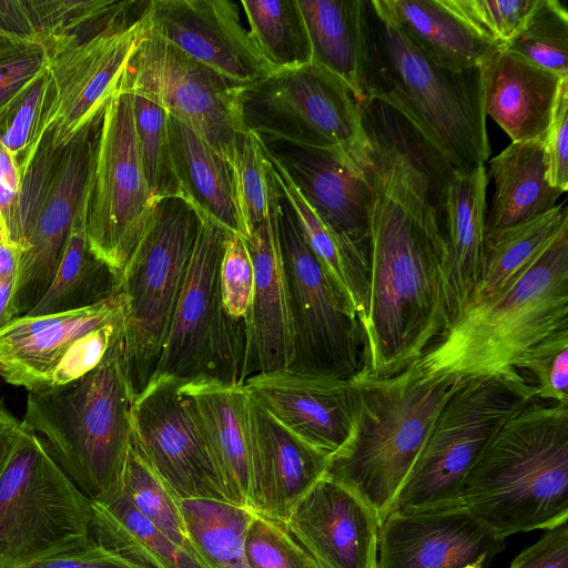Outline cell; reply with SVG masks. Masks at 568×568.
<instances>
[{
	"label": "cell",
	"mask_w": 568,
	"mask_h": 568,
	"mask_svg": "<svg viewBox=\"0 0 568 568\" xmlns=\"http://www.w3.org/2000/svg\"><path fill=\"white\" fill-rule=\"evenodd\" d=\"M23 423L19 422L0 404V475L22 433Z\"/></svg>",
	"instance_id": "cell-56"
},
{
	"label": "cell",
	"mask_w": 568,
	"mask_h": 568,
	"mask_svg": "<svg viewBox=\"0 0 568 568\" xmlns=\"http://www.w3.org/2000/svg\"><path fill=\"white\" fill-rule=\"evenodd\" d=\"M487 562L485 560H477L471 564L465 565L462 568H484Z\"/></svg>",
	"instance_id": "cell-58"
},
{
	"label": "cell",
	"mask_w": 568,
	"mask_h": 568,
	"mask_svg": "<svg viewBox=\"0 0 568 568\" xmlns=\"http://www.w3.org/2000/svg\"><path fill=\"white\" fill-rule=\"evenodd\" d=\"M544 155L550 185L565 193L568 190V79L561 84L544 140Z\"/></svg>",
	"instance_id": "cell-51"
},
{
	"label": "cell",
	"mask_w": 568,
	"mask_h": 568,
	"mask_svg": "<svg viewBox=\"0 0 568 568\" xmlns=\"http://www.w3.org/2000/svg\"><path fill=\"white\" fill-rule=\"evenodd\" d=\"M515 369L529 371L537 399L568 404V329L560 331L526 352Z\"/></svg>",
	"instance_id": "cell-48"
},
{
	"label": "cell",
	"mask_w": 568,
	"mask_h": 568,
	"mask_svg": "<svg viewBox=\"0 0 568 568\" xmlns=\"http://www.w3.org/2000/svg\"><path fill=\"white\" fill-rule=\"evenodd\" d=\"M182 381L152 376L135 395L133 447L178 501L226 500L200 426L180 393Z\"/></svg>",
	"instance_id": "cell-18"
},
{
	"label": "cell",
	"mask_w": 568,
	"mask_h": 568,
	"mask_svg": "<svg viewBox=\"0 0 568 568\" xmlns=\"http://www.w3.org/2000/svg\"><path fill=\"white\" fill-rule=\"evenodd\" d=\"M14 568H148L91 540L81 548L52 555Z\"/></svg>",
	"instance_id": "cell-52"
},
{
	"label": "cell",
	"mask_w": 568,
	"mask_h": 568,
	"mask_svg": "<svg viewBox=\"0 0 568 568\" xmlns=\"http://www.w3.org/2000/svg\"><path fill=\"white\" fill-rule=\"evenodd\" d=\"M407 39L435 63L454 71L480 68L501 45L479 33L449 0H384Z\"/></svg>",
	"instance_id": "cell-32"
},
{
	"label": "cell",
	"mask_w": 568,
	"mask_h": 568,
	"mask_svg": "<svg viewBox=\"0 0 568 568\" xmlns=\"http://www.w3.org/2000/svg\"><path fill=\"white\" fill-rule=\"evenodd\" d=\"M361 163L372 190L363 368L388 377L446 328L444 186L452 170L386 103H361Z\"/></svg>",
	"instance_id": "cell-1"
},
{
	"label": "cell",
	"mask_w": 568,
	"mask_h": 568,
	"mask_svg": "<svg viewBox=\"0 0 568 568\" xmlns=\"http://www.w3.org/2000/svg\"><path fill=\"white\" fill-rule=\"evenodd\" d=\"M236 105L243 131L256 135L344 150L364 139L358 99L344 81L313 61L239 87Z\"/></svg>",
	"instance_id": "cell-13"
},
{
	"label": "cell",
	"mask_w": 568,
	"mask_h": 568,
	"mask_svg": "<svg viewBox=\"0 0 568 568\" xmlns=\"http://www.w3.org/2000/svg\"><path fill=\"white\" fill-rule=\"evenodd\" d=\"M254 290V268L244 237L231 234L220 263V295L226 318L246 329Z\"/></svg>",
	"instance_id": "cell-47"
},
{
	"label": "cell",
	"mask_w": 568,
	"mask_h": 568,
	"mask_svg": "<svg viewBox=\"0 0 568 568\" xmlns=\"http://www.w3.org/2000/svg\"><path fill=\"white\" fill-rule=\"evenodd\" d=\"M179 389L205 438L226 500L251 509V397L243 384L197 378Z\"/></svg>",
	"instance_id": "cell-26"
},
{
	"label": "cell",
	"mask_w": 568,
	"mask_h": 568,
	"mask_svg": "<svg viewBox=\"0 0 568 568\" xmlns=\"http://www.w3.org/2000/svg\"><path fill=\"white\" fill-rule=\"evenodd\" d=\"M236 85L148 32L131 55L120 90L139 92L194 130L231 166L244 132Z\"/></svg>",
	"instance_id": "cell-16"
},
{
	"label": "cell",
	"mask_w": 568,
	"mask_h": 568,
	"mask_svg": "<svg viewBox=\"0 0 568 568\" xmlns=\"http://www.w3.org/2000/svg\"><path fill=\"white\" fill-rule=\"evenodd\" d=\"M243 386L280 424L329 457L351 435L355 414L351 379L286 367L254 374Z\"/></svg>",
	"instance_id": "cell-22"
},
{
	"label": "cell",
	"mask_w": 568,
	"mask_h": 568,
	"mask_svg": "<svg viewBox=\"0 0 568 568\" xmlns=\"http://www.w3.org/2000/svg\"><path fill=\"white\" fill-rule=\"evenodd\" d=\"M156 200L144 172L132 99L119 92L101 121L91 169L87 239L121 278L152 222Z\"/></svg>",
	"instance_id": "cell-11"
},
{
	"label": "cell",
	"mask_w": 568,
	"mask_h": 568,
	"mask_svg": "<svg viewBox=\"0 0 568 568\" xmlns=\"http://www.w3.org/2000/svg\"><path fill=\"white\" fill-rule=\"evenodd\" d=\"M190 544L206 568H250L245 539L251 509L216 499L180 503Z\"/></svg>",
	"instance_id": "cell-37"
},
{
	"label": "cell",
	"mask_w": 568,
	"mask_h": 568,
	"mask_svg": "<svg viewBox=\"0 0 568 568\" xmlns=\"http://www.w3.org/2000/svg\"><path fill=\"white\" fill-rule=\"evenodd\" d=\"M31 41L33 40L0 29V44L24 43Z\"/></svg>",
	"instance_id": "cell-57"
},
{
	"label": "cell",
	"mask_w": 568,
	"mask_h": 568,
	"mask_svg": "<svg viewBox=\"0 0 568 568\" xmlns=\"http://www.w3.org/2000/svg\"><path fill=\"white\" fill-rule=\"evenodd\" d=\"M460 379L422 375L413 365L388 377H352L353 429L324 476L356 494L382 525Z\"/></svg>",
	"instance_id": "cell-4"
},
{
	"label": "cell",
	"mask_w": 568,
	"mask_h": 568,
	"mask_svg": "<svg viewBox=\"0 0 568 568\" xmlns=\"http://www.w3.org/2000/svg\"><path fill=\"white\" fill-rule=\"evenodd\" d=\"M532 398L535 388L520 373L462 377L390 511L463 503L465 479L487 444Z\"/></svg>",
	"instance_id": "cell-8"
},
{
	"label": "cell",
	"mask_w": 568,
	"mask_h": 568,
	"mask_svg": "<svg viewBox=\"0 0 568 568\" xmlns=\"http://www.w3.org/2000/svg\"><path fill=\"white\" fill-rule=\"evenodd\" d=\"M504 548L463 503L393 510L381 525L377 568H462Z\"/></svg>",
	"instance_id": "cell-21"
},
{
	"label": "cell",
	"mask_w": 568,
	"mask_h": 568,
	"mask_svg": "<svg viewBox=\"0 0 568 568\" xmlns=\"http://www.w3.org/2000/svg\"><path fill=\"white\" fill-rule=\"evenodd\" d=\"M277 230L294 327L290 368L351 379L363 368L361 322L353 304L333 286L305 243L282 194Z\"/></svg>",
	"instance_id": "cell-15"
},
{
	"label": "cell",
	"mask_w": 568,
	"mask_h": 568,
	"mask_svg": "<svg viewBox=\"0 0 568 568\" xmlns=\"http://www.w3.org/2000/svg\"><path fill=\"white\" fill-rule=\"evenodd\" d=\"M365 135V134H364ZM268 154L335 237L358 320L367 313L372 190L352 150L318 149L257 135ZM364 140V139H363Z\"/></svg>",
	"instance_id": "cell-14"
},
{
	"label": "cell",
	"mask_w": 568,
	"mask_h": 568,
	"mask_svg": "<svg viewBox=\"0 0 568 568\" xmlns=\"http://www.w3.org/2000/svg\"><path fill=\"white\" fill-rule=\"evenodd\" d=\"M148 1L0 0V29L55 47L140 19Z\"/></svg>",
	"instance_id": "cell-30"
},
{
	"label": "cell",
	"mask_w": 568,
	"mask_h": 568,
	"mask_svg": "<svg viewBox=\"0 0 568 568\" xmlns=\"http://www.w3.org/2000/svg\"><path fill=\"white\" fill-rule=\"evenodd\" d=\"M88 201L69 233L64 251L41 301L26 315H45L88 307L120 292V280L93 254L87 239Z\"/></svg>",
	"instance_id": "cell-35"
},
{
	"label": "cell",
	"mask_w": 568,
	"mask_h": 568,
	"mask_svg": "<svg viewBox=\"0 0 568 568\" xmlns=\"http://www.w3.org/2000/svg\"><path fill=\"white\" fill-rule=\"evenodd\" d=\"M125 315L119 292L83 308L16 317L0 329V375L28 392L78 379L123 341Z\"/></svg>",
	"instance_id": "cell-12"
},
{
	"label": "cell",
	"mask_w": 568,
	"mask_h": 568,
	"mask_svg": "<svg viewBox=\"0 0 568 568\" xmlns=\"http://www.w3.org/2000/svg\"><path fill=\"white\" fill-rule=\"evenodd\" d=\"M464 506L501 539L568 521V404L530 399L469 470Z\"/></svg>",
	"instance_id": "cell-2"
},
{
	"label": "cell",
	"mask_w": 568,
	"mask_h": 568,
	"mask_svg": "<svg viewBox=\"0 0 568 568\" xmlns=\"http://www.w3.org/2000/svg\"><path fill=\"white\" fill-rule=\"evenodd\" d=\"M245 243L254 268V290L243 382L254 374L290 367L294 359L293 317L277 211L255 227Z\"/></svg>",
	"instance_id": "cell-25"
},
{
	"label": "cell",
	"mask_w": 568,
	"mask_h": 568,
	"mask_svg": "<svg viewBox=\"0 0 568 568\" xmlns=\"http://www.w3.org/2000/svg\"><path fill=\"white\" fill-rule=\"evenodd\" d=\"M568 329V225L496 296L465 310L413 367L422 375H514L519 358Z\"/></svg>",
	"instance_id": "cell-3"
},
{
	"label": "cell",
	"mask_w": 568,
	"mask_h": 568,
	"mask_svg": "<svg viewBox=\"0 0 568 568\" xmlns=\"http://www.w3.org/2000/svg\"><path fill=\"white\" fill-rule=\"evenodd\" d=\"M232 170L237 205L248 237L255 227L277 211L281 195L265 150L256 134H241Z\"/></svg>",
	"instance_id": "cell-39"
},
{
	"label": "cell",
	"mask_w": 568,
	"mask_h": 568,
	"mask_svg": "<svg viewBox=\"0 0 568 568\" xmlns=\"http://www.w3.org/2000/svg\"><path fill=\"white\" fill-rule=\"evenodd\" d=\"M20 250L0 241V329L16 318L13 296Z\"/></svg>",
	"instance_id": "cell-55"
},
{
	"label": "cell",
	"mask_w": 568,
	"mask_h": 568,
	"mask_svg": "<svg viewBox=\"0 0 568 568\" xmlns=\"http://www.w3.org/2000/svg\"><path fill=\"white\" fill-rule=\"evenodd\" d=\"M170 138L182 197L199 214L246 240L232 166L194 130L171 115Z\"/></svg>",
	"instance_id": "cell-33"
},
{
	"label": "cell",
	"mask_w": 568,
	"mask_h": 568,
	"mask_svg": "<svg viewBox=\"0 0 568 568\" xmlns=\"http://www.w3.org/2000/svg\"><path fill=\"white\" fill-rule=\"evenodd\" d=\"M484 110L511 142H544L562 82L521 55L498 49L481 67Z\"/></svg>",
	"instance_id": "cell-27"
},
{
	"label": "cell",
	"mask_w": 568,
	"mask_h": 568,
	"mask_svg": "<svg viewBox=\"0 0 568 568\" xmlns=\"http://www.w3.org/2000/svg\"><path fill=\"white\" fill-rule=\"evenodd\" d=\"M487 185L485 165L471 172L452 169L445 181L446 328L467 307L483 274Z\"/></svg>",
	"instance_id": "cell-28"
},
{
	"label": "cell",
	"mask_w": 568,
	"mask_h": 568,
	"mask_svg": "<svg viewBox=\"0 0 568 568\" xmlns=\"http://www.w3.org/2000/svg\"><path fill=\"white\" fill-rule=\"evenodd\" d=\"M250 568H320L284 523L254 514L245 539Z\"/></svg>",
	"instance_id": "cell-46"
},
{
	"label": "cell",
	"mask_w": 568,
	"mask_h": 568,
	"mask_svg": "<svg viewBox=\"0 0 568 568\" xmlns=\"http://www.w3.org/2000/svg\"><path fill=\"white\" fill-rule=\"evenodd\" d=\"M122 490L134 508L168 538L181 547L192 548L180 501L133 444L124 469Z\"/></svg>",
	"instance_id": "cell-41"
},
{
	"label": "cell",
	"mask_w": 568,
	"mask_h": 568,
	"mask_svg": "<svg viewBox=\"0 0 568 568\" xmlns=\"http://www.w3.org/2000/svg\"><path fill=\"white\" fill-rule=\"evenodd\" d=\"M509 568H568V521L547 529L514 558Z\"/></svg>",
	"instance_id": "cell-53"
},
{
	"label": "cell",
	"mask_w": 568,
	"mask_h": 568,
	"mask_svg": "<svg viewBox=\"0 0 568 568\" xmlns=\"http://www.w3.org/2000/svg\"><path fill=\"white\" fill-rule=\"evenodd\" d=\"M63 149H57L45 133L37 153L24 172L16 202L9 244L22 252L32 232L41 206L50 191Z\"/></svg>",
	"instance_id": "cell-45"
},
{
	"label": "cell",
	"mask_w": 568,
	"mask_h": 568,
	"mask_svg": "<svg viewBox=\"0 0 568 568\" xmlns=\"http://www.w3.org/2000/svg\"><path fill=\"white\" fill-rule=\"evenodd\" d=\"M0 241H1V236H0Z\"/></svg>",
	"instance_id": "cell-59"
},
{
	"label": "cell",
	"mask_w": 568,
	"mask_h": 568,
	"mask_svg": "<svg viewBox=\"0 0 568 568\" xmlns=\"http://www.w3.org/2000/svg\"><path fill=\"white\" fill-rule=\"evenodd\" d=\"M144 19L149 32L174 45L236 85L273 71L256 50L230 0H152Z\"/></svg>",
	"instance_id": "cell-20"
},
{
	"label": "cell",
	"mask_w": 568,
	"mask_h": 568,
	"mask_svg": "<svg viewBox=\"0 0 568 568\" xmlns=\"http://www.w3.org/2000/svg\"><path fill=\"white\" fill-rule=\"evenodd\" d=\"M91 539L148 568H206L193 548L176 545L143 517L121 489L91 500Z\"/></svg>",
	"instance_id": "cell-34"
},
{
	"label": "cell",
	"mask_w": 568,
	"mask_h": 568,
	"mask_svg": "<svg viewBox=\"0 0 568 568\" xmlns=\"http://www.w3.org/2000/svg\"><path fill=\"white\" fill-rule=\"evenodd\" d=\"M199 215L185 281L152 376L243 384L247 332L226 318L220 295V263L234 233Z\"/></svg>",
	"instance_id": "cell-10"
},
{
	"label": "cell",
	"mask_w": 568,
	"mask_h": 568,
	"mask_svg": "<svg viewBox=\"0 0 568 568\" xmlns=\"http://www.w3.org/2000/svg\"><path fill=\"white\" fill-rule=\"evenodd\" d=\"M374 48L371 99L402 115L450 169L471 172L490 154L480 68L454 71L420 52L384 0H369Z\"/></svg>",
	"instance_id": "cell-5"
},
{
	"label": "cell",
	"mask_w": 568,
	"mask_h": 568,
	"mask_svg": "<svg viewBox=\"0 0 568 568\" xmlns=\"http://www.w3.org/2000/svg\"><path fill=\"white\" fill-rule=\"evenodd\" d=\"M247 31L256 50L275 71L312 62V48L297 0H243Z\"/></svg>",
	"instance_id": "cell-38"
},
{
	"label": "cell",
	"mask_w": 568,
	"mask_h": 568,
	"mask_svg": "<svg viewBox=\"0 0 568 568\" xmlns=\"http://www.w3.org/2000/svg\"><path fill=\"white\" fill-rule=\"evenodd\" d=\"M148 32L143 13L134 22L60 43L52 50L43 134H50L54 148H65L102 118L120 90L131 55Z\"/></svg>",
	"instance_id": "cell-17"
},
{
	"label": "cell",
	"mask_w": 568,
	"mask_h": 568,
	"mask_svg": "<svg viewBox=\"0 0 568 568\" xmlns=\"http://www.w3.org/2000/svg\"><path fill=\"white\" fill-rule=\"evenodd\" d=\"M101 121L102 118L82 130L62 150L50 191L19 256L16 317L28 314L41 301L54 277L72 224L89 197Z\"/></svg>",
	"instance_id": "cell-19"
},
{
	"label": "cell",
	"mask_w": 568,
	"mask_h": 568,
	"mask_svg": "<svg viewBox=\"0 0 568 568\" xmlns=\"http://www.w3.org/2000/svg\"><path fill=\"white\" fill-rule=\"evenodd\" d=\"M312 61L344 81L359 102L371 99L374 48L369 0H297Z\"/></svg>",
	"instance_id": "cell-29"
},
{
	"label": "cell",
	"mask_w": 568,
	"mask_h": 568,
	"mask_svg": "<svg viewBox=\"0 0 568 568\" xmlns=\"http://www.w3.org/2000/svg\"><path fill=\"white\" fill-rule=\"evenodd\" d=\"M91 518V500L23 423L0 475V568L84 547Z\"/></svg>",
	"instance_id": "cell-7"
},
{
	"label": "cell",
	"mask_w": 568,
	"mask_h": 568,
	"mask_svg": "<svg viewBox=\"0 0 568 568\" xmlns=\"http://www.w3.org/2000/svg\"><path fill=\"white\" fill-rule=\"evenodd\" d=\"M21 180L17 160L0 139V236L7 244Z\"/></svg>",
	"instance_id": "cell-54"
},
{
	"label": "cell",
	"mask_w": 568,
	"mask_h": 568,
	"mask_svg": "<svg viewBox=\"0 0 568 568\" xmlns=\"http://www.w3.org/2000/svg\"><path fill=\"white\" fill-rule=\"evenodd\" d=\"M124 91L131 94L142 163L154 199L182 196L173 161L170 114L148 97Z\"/></svg>",
	"instance_id": "cell-40"
},
{
	"label": "cell",
	"mask_w": 568,
	"mask_h": 568,
	"mask_svg": "<svg viewBox=\"0 0 568 568\" xmlns=\"http://www.w3.org/2000/svg\"><path fill=\"white\" fill-rule=\"evenodd\" d=\"M200 215L182 196L156 201L154 215L120 284L126 302L124 356L135 395L152 377L196 241Z\"/></svg>",
	"instance_id": "cell-9"
},
{
	"label": "cell",
	"mask_w": 568,
	"mask_h": 568,
	"mask_svg": "<svg viewBox=\"0 0 568 568\" xmlns=\"http://www.w3.org/2000/svg\"><path fill=\"white\" fill-rule=\"evenodd\" d=\"M566 225L568 207L562 203L532 221L486 232L483 274L465 310L500 293Z\"/></svg>",
	"instance_id": "cell-36"
},
{
	"label": "cell",
	"mask_w": 568,
	"mask_h": 568,
	"mask_svg": "<svg viewBox=\"0 0 568 568\" xmlns=\"http://www.w3.org/2000/svg\"><path fill=\"white\" fill-rule=\"evenodd\" d=\"M51 51L37 41L0 44V108L48 69Z\"/></svg>",
	"instance_id": "cell-50"
},
{
	"label": "cell",
	"mask_w": 568,
	"mask_h": 568,
	"mask_svg": "<svg viewBox=\"0 0 568 568\" xmlns=\"http://www.w3.org/2000/svg\"><path fill=\"white\" fill-rule=\"evenodd\" d=\"M284 524L320 568H377L381 521L356 494L326 476Z\"/></svg>",
	"instance_id": "cell-23"
},
{
	"label": "cell",
	"mask_w": 568,
	"mask_h": 568,
	"mask_svg": "<svg viewBox=\"0 0 568 568\" xmlns=\"http://www.w3.org/2000/svg\"><path fill=\"white\" fill-rule=\"evenodd\" d=\"M48 69L0 108V139L17 160L23 176L44 136Z\"/></svg>",
	"instance_id": "cell-43"
},
{
	"label": "cell",
	"mask_w": 568,
	"mask_h": 568,
	"mask_svg": "<svg viewBox=\"0 0 568 568\" xmlns=\"http://www.w3.org/2000/svg\"><path fill=\"white\" fill-rule=\"evenodd\" d=\"M134 398L121 341L82 377L29 392L22 422L90 500H102L122 489Z\"/></svg>",
	"instance_id": "cell-6"
},
{
	"label": "cell",
	"mask_w": 568,
	"mask_h": 568,
	"mask_svg": "<svg viewBox=\"0 0 568 568\" xmlns=\"http://www.w3.org/2000/svg\"><path fill=\"white\" fill-rule=\"evenodd\" d=\"M537 0H449L479 33L505 47L521 30Z\"/></svg>",
	"instance_id": "cell-49"
},
{
	"label": "cell",
	"mask_w": 568,
	"mask_h": 568,
	"mask_svg": "<svg viewBox=\"0 0 568 568\" xmlns=\"http://www.w3.org/2000/svg\"><path fill=\"white\" fill-rule=\"evenodd\" d=\"M250 507L285 523L302 497L324 477L329 455L280 424L251 398Z\"/></svg>",
	"instance_id": "cell-24"
},
{
	"label": "cell",
	"mask_w": 568,
	"mask_h": 568,
	"mask_svg": "<svg viewBox=\"0 0 568 568\" xmlns=\"http://www.w3.org/2000/svg\"><path fill=\"white\" fill-rule=\"evenodd\" d=\"M266 155L281 194L286 200L305 243L333 286L353 304L343 256L335 237L278 164L267 153Z\"/></svg>",
	"instance_id": "cell-44"
},
{
	"label": "cell",
	"mask_w": 568,
	"mask_h": 568,
	"mask_svg": "<svg viewBox=\"0 0 568 568\" xmlns=\"http://www.w3.org/2000/svg\"><path fill=\"white\" fill-rule=\"evenodd\" d=\"M494 192L486 210V232L538 219L557 205L561 191L547 179L544 142H511L486 170Z\"/></svg>",
	"instance_id": "cell-31"
},
{
	"label": "cell",
	"mask_w": 568,
	"mask_h": 568,
	"mask_svg": "<svg viewBox=\"0 0 568 568\" xmlns=\"http://www.w3.org/2000/svg\"><path fill=\"white\" fill-rule=\"evenodd\" d=\"M504 48L568 77V11L559 0H537L524 27Z\"/></svg>",
	"instance_id": "cell-42"
}]
</instances>
